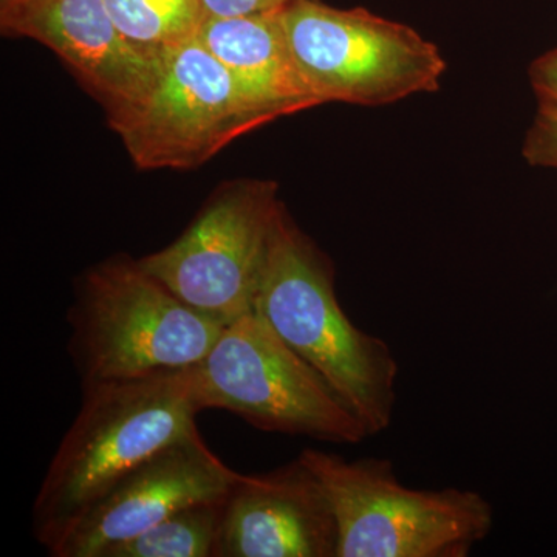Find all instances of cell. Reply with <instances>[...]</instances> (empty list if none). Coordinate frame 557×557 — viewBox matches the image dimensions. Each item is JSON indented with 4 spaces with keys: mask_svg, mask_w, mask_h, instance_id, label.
Wrapping results in <instances>:
<instances>
[{
    "mask_svg": "<svg viewBox=\"0 0 557 557\" xmlns=\"http://www.w3.org/2000/svg\"><path fill=\"white\" fill-rule=\"evenodd\" d=\"M196 366L83 387L33 507V534L51 552L116 480L197 431Z\"/></svg>",
    "mask_w": 557,
    "mask_h": 557,
    "instance_id": "1",
    "label": "cell"
},
{
    "mask_svg": "<svg viewBox=\"0 0 557 557\" xmlns=\"http://www.w3.org/2000/svg\"><path fill=\"white\" fill-rule=\"evenodd\" d=\"M270 329L317 370L368 428H391L398 361L386 341L364 332L336 298L335 267L282 205L271 230L255 309Z\"/></svg>",
    "mask_w": 557,
    "mask_h": 557,
    "instance_id": "2",
    "label": "cell"
},
{
    "mask_svg": "<svg viewBox=\"0 0 557 557\" xmlns=\"http://www.w3.org/2000/svg\"><path fill=\"white\" fill-rule=\"evenodd\" d=\"M67 321L69 355L83 387L194 368L225 327L124 255L79 278Z\"/></svg>",
    "mask_w": 557,
    "mask_h": 557,
    "instance_id": "3",
    "label": "cell"
},
{
    "mask_svg": "<svg viewBox=\"0 0 557 557\" xmlns=\"http://www.w3.org/2000/svg\"><path fill=\"white\" fill-rule=\"evenodd\" d=\"M338 523L336 557H468L493 531L494 507L474 490H417L387 458L347 460L304 448Z\"/></svg>",
    "mask_w": 557,
    "mask_h": 557,
    "instance_id": "4",
    "label": "cell"
},
{
    "mask_svg": "<svg viewBox=\"0 0 557 557\" xmlns=\"http://www.w3.org/2000/svg\"><path fill=\"white\" fill-rule=\"evenodd\" d=\"M201 409H225L256 429L358 445L368 428L256 311L234 319L196 366Z\"/></svg>",
    "mask_w": 557,
    "mask_h": 557,
    "instance_id": "5",
    "label": "cell"
},
{
    "mask_svg": "<svg viewBox=\"0 0 557 557\" xmlns=\"http://www.w3.org/2000/svg\"><path fill=\"white\" fill-rule=\"evenodd\" d=\"M282 21L293 57L322 104H394L437 91L446 72L435 44L364 9L293 0Z\"/></svg>",
    "mask_w": 557,
    "mask_h": 557,
    "instance_id": "6",
    "label": "cell"
},
{
    "mask_svg": "<svg viewBox=\"0 0 557 557\" xmlns=\"http://www.w3.org/2000/svg\"><path fill=\"white\" fill-rule=\"evenodd\" d=\"M139 170H193L271 123L199 36L161 58L148 94L108 116Z\"/></svg>",
    "mask_w": 557,
    "mask_h": 557,
    "instance_id": "7",
    "label": "cell"
},
{
    "mask_svg": "<svg viewBox=\"0 0 557 557\" xmlns=\"http://www.w3.org/2000/svg\"><path fill=\"white\" fill-rule=\"evenodd\" d=\"M281 207L274 182L225 183L177 239L139 263L190 307L230 324L255 309Z\"/></svg>",
    "mask_w": 557,
    "mask_h": 557,
    "instance_id": "8",
    "label": "cell"
},
{
    "mask_svg": "<svg viewBox=\"0 0 557 557\" xmlns=\"http://www.w3.org/2000/svg\"><path fill=\"white\" fill-rule=\"evenodd\" d=\"M237 478L199 431L190 432L116 480L49 555L101 557L180 508L225 498Z\"/></svg>",
    "mask_w": 557,
    "mask_h": 557,
    "instance_id": "9",
    "label": "cell"
},
{
    "mask_svg": "<svg viewBox=\"0 0 557 557\" xmlns=\"http://www.w3.org/2000/svg\"><path fill=\"white\" fill-rule=\"evenodd\" d=\"M0 25L53 50L108 116L141 100L160 72L161 60L124 38L104 0H17L0 10Z\"/></svg>",
    "mask_w": 557,
    "mask_h": 557,
    "instance_id": "10",
    "label": "cell"
},
{
    "mask_svg": "<svg viewBox=\"0 0 557 557\" xmlns=\"http://www.w3.org/2000/svg\"><path fill=\"white\" fill-rule=\"evenodd\" d=\"M338 523L324 487L300 457L239 474L223 508L215 557H336Z\"/></svg>",
    "mask_w": 557,
    "mask_h": 557,
    "instance_id": "11",
    "label": "cell"
},
{
    "mask_svg": "<svg viewBox=\"0 0 557 557\" xmlns=\"http://www.w3.org/2000/svg\"><path fill=\"white\" fill-rule=\"evenodd\" d=\"M282 10L207 17L199 33L242 94L271 121L322 104L289 49Z\"/></svg>",
    "mask_w": 557,
    "mask_h": 557,
    "instance_id": "12",
    "label": "cell"
},
{
    "mask_svg": "<svg viewBox=\"0 0 557 557\" xmlns=\"http://www.w3.org/2000/svg\"><path fill=\"white\" fill-rule=\"evenodd\" d=\"M124 38L152 60L197 38L207 21L203 0H104Z\"/></svg>",
    "mask_w": 557,
    "mask_h": 557,
    "instance_id": "13",
    "label": "cell"
},
{
    "mask_svg": "<svg viewBox=\"0 0 557 557\" xmlns=\"http://www.w3.org/2000/svg\"><path fill=\"white\" fill-rule=\"evenodd\" d=\"M225 498L180 508L101 557H215Z\"/></svg>",
    "mask_w": 557,
    "mask_h": 557,
    "instance_id": "14",
    "label": "cell"
},
{
    "mask_svg": "<svg viewBox=\"0 0 557 557\" xmlns=\"http://www.w3.org/2000/svg\"><path fill=\"white\" fill-rule=\"evenodd\" d=\"M531 166L557 170V108L539 104L522 149Z\"/></svg>",
    "mask_w": 557,
    "mask_h": 557,
    "instance_id": "15",
    "label": "cell"
},
{
    "mask_svg": "<svg viewBox=\"0 0 557 557\" xmlns=\"http://www.w3.org/2000/svg\"><path fill=\"white\" fill-rule=\"evenodd\" d=\"M530 84L536 94L539 104L557 108V49L542 54L528 70Z\"/></svg>",
    "mask_w": 557,
    "mask_h": 557,
    "instance_id": "16",
    "label": "cell"
},
{
    "mask_svg": "<svg viewBox=\"0 0 557 557\" xmlns=\"http://www.w3.org/2000/svg\"><path fill=\"white\" fill-rule=\"evenodd\" d=\"M293 0H203L208 17H236L285 9Z\"/></svg>",
    "mask_w": 557,
    "mask_h": 557,
    "instance_id": "17",
    "label": "cell"
},
{
    "mask_svg": "<svg viewBox=\"0 0 557 557\" xmlns=\"http://www.w3.org/2000/svg\"><path fill=\"white\" fill-rule=\"evenodd\" d=\"M17 0H0V10L7 9V7L13 5Z\"/></svg>",
    "mask_w": 557,
    "mask_h": 557,
    "instance_id": "18",
    "label": "cell"
}]
</instances>
